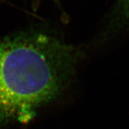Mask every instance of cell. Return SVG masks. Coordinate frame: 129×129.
<instances>
[{"mask_svg": "<svg viewBox=\"0 0 129 129\" xmlns=\"http://www.w3.org/2000/svg\"><path fill=\"white\" fill-rule=\"evenodd\" d=\"M79 52L56 37L23 33L0 42V124L26 122L71 79Z\"/></svg>", "mask_w": 129, "mask_h": 129, "instance_id": "1", "label": "cell"}, {"mask_svg": "<svg viewBox=\"0 0 129 129\" xmlns=\"http://www.w3.org/2000/svg\"><path fill=\"white\" fill-rule=\"evenodd\" d=\"M128 27H129V0H117L105 31L106 36H114Z\"/></svg>", "mask_w": 129, "mask_h": 129, "instance_id": "2", "label": "cell"}]
</instances>
